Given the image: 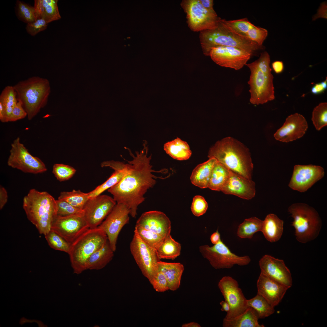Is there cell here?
I'll return each mask as SVG.
<instances>
[{
	"label": "cell",
	"instance_id": "d6a6232c",
	"mask_svg": "<svg viewBox=\"0 0 327 327\" xmlns=\"http://www.w3.org/2000/svg\"><path fill=\"white\" fill-rule=\"evenodd\" d=\"M231 171L217 161L212 170L208 187L211 190L221 191L226 183Z\"/></svg>",
	"mask_w": 327,
	"mask_h": 327
},
{
	"label": "cell",
	"instance_id": "60d3db41",
	"mask_svg": "<svg viewBox=\"0 0 327 327\" xmlns=\"http://www.w3.org/2000/svg\"><path fill=\"white\" fill-rule=\"evenodd\" d=\"M312 120L316 129L319 130L327 125V103H320L314 109Z\"/></svg>",
	"mask_w": 327,
	"mask_h": 327
},
{
	"label": "cell",
	"instance_id": "7c38bea8",
	"mask_svg": "<svg viewBox=\"0 0 327 327\" xmlns=\"http://www.w3.org/2000/svg\"><path fill=\"white\" fill-rule=\"evenodd\" d=\"M7 164L8 166L25 173L37 174L47 170L44 162L29 153L21 142L19 137L14 140L11 144Z\"/></svg>",
	"mask_w": 327,
	"mask_h": 327
},
{
	"label": "cell",
	"instance_id": "681fc988",
	"mask_svg": "<svg viewBox=\"0 0 327 327\" xmlns=\"http://www.w3.org/2000/svg\"><path fill=\"white\" fill-rule=\"evenodd\" d=\"M327 88V79L322 82L315 84L312 88L311 91L314 94H317L323 92Z\"/></svg>",
	"mask_w": 327,
	"mask_h": 327
},
{
	"label": "cell",
	"instance_id": "f6af8a7d",
	"mask_svg": "<svg viewBox=\"0 0 327 327\" xmlns=\"http://www.w3.org/2000/svg\"><path fill=\"white\" fill-rule=\"evenodd\" d=\"M208 207L207 203L203 197L200 195L193 197L191 210L194 216H199L202 215L206 212Z\"/></svg>",
	"mask_w": 327,
	"mask_h": 327
},
{
	"label": "cell",
	"instance_id": "ffe728a7",
	"mask_svg": "<svg viewBox=\"0 0 327 327\" xmlns=\"http://www.w3.org/2000/svg\"><path fill=\"white\" fill-rule=\"evenodd\" d=\"M308 125L305 118L296 113L289 116L283 125L274 134L275 139L288 142L302 137L305 134Z\"/></svg>",
	"mask_w": 327,
	"mask_h": 327
},
{
	"label": "cell",
	"instance_id": "d6986e66",
	"mask_svg": "<svg viewBox=\"0 0 327 327\" xmlns=\"http://www.w3.org/2000/svg\"><path fill=\"white\" fill-rule=\"evenodd\" d=\"M259 264L261 272L289 288L291 287V274L283 260L265 255L259 260Z\"/></svg>",
	"mask_w": 327,
	"mask_h": 327
},
{
	"label": "cell",
	"instance_id": "d590c367",
	"mask_svg": "<svg viewBox=\"0 0 327 327\" xmlns=\"http://www.w3.org/2000/svg\"><path fill=\"white\" fill-rule=\"evenodd\" d=\"M263 220L253 217L245 219L239 226L237 236L241 238L251 239L254 234L259 231H261Z\"/></svg>",
	"mask_w": 327,
	"mask_h": 327
},
{
	"label": "cell",
	"instance_id": "5bb4252c",
	"mask_svg": "<svg viewBox=\"0 0 327 327\" xmlns=\"http://www.w3.org/2000/svg\"><path fill=\"white\" fill-rule=\"evenodd\" d=\"M116 204L113 198L107 195H100L89 198L83 209L89 228L99 226Z\"/></svg>",
	"mask_w": 327,
	"mask_h": 327
},
{
	"label": "cell",
	"instance_id": "e575fe53",
	"mask_svg": "<svg viewBox=\"0 0 327 327\" xmlns=\"http://www.w3.org/2000/svg\"><path fill=\"white\" fill-rule=\"evenodd\" d=\"M248 307L253 309L257 313L259 319H264L272 314L275 312L272 307L262 296L257 294L254 297L247 300Z\"/></svg>",
	"mask_w": 327,
	"mask_h": 327
},
{
	"label": "cell",
	"instance_id": "816d5d0a",
	"mask_svg": "<svg viewBox=\"0 0 327 327\" xmlns=\"http://www.w3.org/2000/svg\"><path fill=\"white\" fill-rule=\"evenodd\" d=\"M272 66L273 70L276 74L281 73L284 70V64L282 61H274L272 63Z\"/></svg>",
	"mask_w": 327,
	"mask_h": 327
},
{
	"label": "cell",
	"instance_id": "ee69618b",
	"mask_svg": "<svg viewBox=\"0 0 327 327\" xmlns=\"http://www.w3.org/2000/svg\"><path fill=\"white\" fill-rule=\"evenodd\" d=\"M57 205V216H65L83 213V210L76 207L63 200H56Z\"/></svg>",
	"mask_w": 327,
	"mask_h": 327
},
{
	"label": "cell",
	"instance_id": "836d02e7",
	"mask_svg": "<svg viewBox=\"0 0 327 327\" xmlns=\"http://www.w3.org/2000/svg\"><path fill=\"white\" fill-rule=\"evenodd\" d=\"M181 245L172 237L168 235L157 249V255L161 259L173 260L180 253Z\"/></svg>",
	"mask_w": 327,
	"mask_h": 327
},
{
	"label": "cell",
	"instance_id": "cb8c5ba5",
	"mask_svg": "<svg viewBox=\"0 0 327 327\" xmlns=\"http://www.w3.org/2000/svg\"><path fill=\"white\" fill-rule=\"evenodd\" d=\"M102 167H109L114 170V172L105 182L88 193L89 198L101 195L105 190H108L118 183L126 173L128 168V164L110 160L103 162Z\"/></svg>",
	"mask_w": 327,
	"mask_h": 327
},
{
	"label": "cell",
	"instance_id": "8d00e7d4",
	"mask_svg": "<svg viewBox=\"0 0 327 327\" xmlns=\"http://www.w3.org/2000/svg\"><path fill=\"white\" fill-rule=\"evenodd\" d=\"M18 101L17 93L13 86H6L0 95V103L5 110L7 122H8L9 117Z\"/></svg>",
	"mask_w": 327,
	"mask_h": 327
},
{
	"label": "cell",
	"instance_id": "52a82bcc",
	"mask_svg": "<svg viewBox=\"0 0 327 327\" xmlns=\"http://www.w3.org/2000/svg\"><path fill=\"white\" fill-rule=\"evenodd\" d=\"M288 211L293 219L292 226L295 229V235L298 241L306 243L318 236L322 221L314 208L305 203H296L289 207Z\"/></svg>",
	"mask_w": 327,
	"mask_h": 327
},
{
	"label": "cell",
	"instance_id": "f5cc1de1",
	"mask_svg": "<svg viewBox=\"0 0 327 327\" xmlns=\"http://www.w3.org/2000/svg\"><path fill=\"white\" fill-rule=\"evenodd\" d=\"M203 7L207 10L212 12H215L213 8V0H199Z\"/></svg>",
	"mask_w": 327,
	"mask_h": 327
},
{
	"label": "cell",
	"instance_id": "9f6ffc18",
	"mask_svg": "<svg viewBox=\"0 0 327 327\" xmlns=\"http://www.w3.org/2000/svg\"><path fill=\"white\" fill-rule=\"evenodd\" d=\"M182 327H200V325L198 323L195 322H191L184 323L182 325Z\"/></svg>",
	"mask_w": 327,
	"mask_h": 327
},
{
	"label": "cell",
	"instance_id": "5b68a950",
	"mask_svg": "<svg viewBox=\"0 0 327 327\" xmlns=\"http://www.w3.org/2000/svg\"><path fill=\"white\" fill-rule=\"evenodd\" d=\"M27 114L28 120L32 119L47 105L51 92L49 80L39 76L31 77L19 81L13 86Z\"/></svg>",
	"mask_w": 327,
	"mask_h": 327
},
{
	"label": "cell",
	"instance_id": "277c9868",
	"mask_svg": "<svg viewBox=\"0 0 327 327\" xmlns=\"http://www.w3.org/2000/svg\"><path fill=\"white\" fill-rule=\"evenodd\" d=\"M219 18L217 26L212 30L200 32V39L204 54L209 56L211 49L219 46L235 47L250 54L251 57L258 54L265 48L263 45L243 37L228 28Z\"/></svg>",
	"mask_w": 327,
	"mask_h": 327
},
{
	"label": "cell",
	"instance_id": "9a60e30c",
	"mask_svg": "<svg viewBox=\"0 0 327 327\" xmlns=\"http://www.w3.org/2000/svg\"><path fill=\"white\" fill-rule=\"evenodd\" d=\"M89 228L83 213L57 216L51 230L70 244Z\"/></svg>",
	"mask_w": 327,
	"mask_h": 327
},
{
	"label": "cell",
	"instance_id": "4dcf8cb0",
	"mask_svg": "<svg viewBox=\"0 0 327 327\" xmlns=\"http://www.w3.org/2000/svg\"><path fill=\"white\" fill-rule=\"evenodd\" d=\"M258 315L255 311L248 307L242 313L231 319H223V327H264L258 322Z\"/></svg>",
	"mask_w": 327,
	"mask_h": 327
},
{
	"label": "cell",
	"instance_id": "484cf974",
	"mask_svg": "<svg viewBox=\"0 0 327 327\" xmlns=\"http://www.w3.org/2000/svg\"><path fill=\"white\" fill-rule=\"evenodd\" d=\"M158 269L166 277L169 290L174 291L179 288L184 270L182 264L179 263H167L160 261L158 263Z\"/></svg>",
	"mask_w": 327,
	"mask_h": 327
},
{
	"label": "cell",
	"instance_id": "4316f807",
	"mask_svg": "<svg viewBox=\"0 0 327 327\" xmlns=\"http://www.w3.org/2000/svg\"><path fill=\"white\" fill-rule=\"evenodd\" d=\"M283 221L277 215L270 213L263 220L261 232L268 241L273 243L281 238L283 232Z\"/></svg>",
	"mask_w": 327,
	"mask_h": 327
},
{
	"label": "cell",
	"instance_id": "f35d334b",
	"mask_svg": "<svg viewBox=\"0 0 327 327\" xmlns=\"http://www.w3.org/2000/svg\"><path fill=\"white\" fill-rule=\"evenodd\" d=\"M134 232L144 243L156 250L165 239L149 230L136 226Z\"/></svg>",
	"mask_w": 327,
	"mask_h": 327
},
{
	"label": "cell",
	"instance_id": "ac0fdd59",
	"mask_svg": "<svg viewBox=\"0 0 327 327\" xmlns=\"http://www.w3.org/2000/svg\"><path fill=\"white\" fill-rule=\"evenodd\" d=\"M209 56L219 65L239 70L246 65L251 57L249 53L238 48L219 46L212 48Z\"/></svg>",
	"mask_w": 327,
	"mask_h": 327
},
{
	"label": "cell",
	"instance_id": "9c48e42d",
	"mask_svg": "<svg viewBox=\"0 0 327 327\" xmlns=\"http://www.w3.org/2000/svg\"><path fill=\"white\" fill-rule=\"evenodd\" d=\"M199 250L203 257L216 269H230L236 265L246 266L251 261L248 256H240L233 253L221 239L212 246H201Z\"/></svg>",
	"mask_w": 327,
	"mask_h": 327
},
{
	"label": "cell",
	"instance_id": "ba28073f",
	"mask_svg": "<svg viewBox=\"0 0 327 327\" xmlns=\"http://www.w3.org/2000/svg\"><path fill=\"white\" fill-rule=\"evenodd\" d=\"M246 65L251 74L248 83L249 85V101L254 105L263 104L275 99L273 77L271 72L263 71L253 62Z\"/></svg>",
	"mask_w": 327,
	"mask_h": 327
},
{
	"label": "cell",
	"instance_id": "8fae6325",
	"mask_svg": "<svg viewBox=\"0 0 327 327\" xmlns=\"http://www.w3.org/2000/svg\"><path fill=\"white\" fill-rule=\"evenodd\" d=\"M181 5L186 14L187 23L191 30L200 32L213 29L217 26L220 18L216 12L206 9L199 0H183Z\"/></svg>",
	"mask_w": 327,
	"mask_h": 327
},
{
	"label": "cell",
	"instance_id": "7bdbcfd3",
	"mask_svg": "<svg viewBox=\"0 0 327 327\" xmlns=\"http://www.w3.org/2000/svg\"><path fill=\"white\" fill-rule=\"evenodd\" d=\"M76 171V170L70 166L56 164L53 166L52 172L58 180L62 182L70 179Z\"/></svg>",
	"mask_w": 327,
	"mask_h": 327
},
{
	"label": "cell",
	"instance_id": "bcb514c9",
	"mask_svg": "<svg viewBox=\"0 0 327 327\" xmlns=\"http://www.w3.org/2000/svg\"><path fill=\"white\" fill-rule=\"evenodd\" d=\"M154 289L158 292H163L169 289L167 279L162 272L158 270V273L150 283Z\"/></svg>",
	"mask_w": 327,
	"mask_h": 327
},
{
	"label": "cell",
	"instance_id": "83f0119b",
	"mask_svg": "<svg viewBox=\"0 0 327 327\" xmlns=\"http://www.w3.org/2000/svg\"><path fill=\"white\" fill-rule=\"evenodd\" d=\"M214 158L198 165L193 170L190 177L192 183L201 188L208 187L212 170L217 162Z\"/></svg>",
	"mask_w": 327,
	"mask_h": 327
},
{
	"label": "cell",
	"instance_id": "7402d4cb",
	"mask_svg": "<svg viewBox=\"0 0 327 327\" xmlns=\"http://www.w3.org/2000/svg\"><path fill=\"white\" fill-rule=\"evenodd\" d=\"M257 294L274 307L281 302L289 288L260 272L257 282Z\"/></svg>",
	"mask_w": 327,
	"mask_h": 327
},
{
	"label": "cell",
	"instance_id": "7dc6e473",
	"mask_svg": "<svg viewBox=\"0 0 327 327\" xmlns=\"http://www.w3.org/2000/svg\"><path fill=\"white\" fill-rule=\"evenodd\" d=\"M48 24L44 19H38L32 23H28L26 29L28 33L32 36H34L46 29Z\"/></svg>",
	"mask_w": 327,
	"mask_h": 327
},
{
	"label": "cell",
	"instance_id": "b9f144b4",
	"mask_svg": "<svg viewBox=\"0 0 327 327\" xmlns=\"http://www.w3.org/2000/svg\"><path fill=\"white\" fill-rule=\"evenodd\" d=\"M17 7L18 16L25 22L31 23L37 19L34 7L18 0L17 2Z\"/></svg>",
	"mask_w": 327,
	"mask_h": 327
},
{
	"label": "cell",
	"instance_id": "e0dca14e",
	"mask_svg": "<svg viewBox=\"0 0 327 327\" xmlns=\"http://www.w3.org/2000/svg\"><path fill=\"white\" fill-rule=\"evenodd\" d=\"M324 174V169L319 166L295 165L289 187L293 190L304 192L321 179Z\"/></svg>",
	"mask_w": 327,
	"mask_h": 327
},
{
	"label": "cell",
	"instance_id": "c3c4849f",
	"mask_svg": "<svg viewBox=\"0 0 327 327\" xmlns=\"http://www.w3.org/2000/svg\"><path fill=\"white\" fill-rule=\"evenodd\" d=\"M27 114L23 108L21 102L18 101L13 108L8 119V122H14L24 119Z\"/></svg>",
	"mask_w": 327,
	"mask_h": 327
},
{
	"label": "cell",
	"instance_id": "8992f818",
	"mask_svg": "<svg viewBox=\"0 0 327 327\" xmlns=\"http://www.w3.org/2000/svg\"><path fill=\"white\" fill-rule=\"evenodd\" d=\"M107 240L105 232L98 226L89 228L71 243L68 254L74 273L79 274L87 270L90 256Z\"/></svg>",
	"mask_w": 327,
	"mask_h": 327
},
{
	"label": "cell",
	"instance_id": "74e56055",
	"mask_svg": "<svg viewBox=\"0 0 327 327\" xmlns=\"http://www.w3.org/2000/svg\"><path fill=\"white\" fill-rule=\"evenodd\" d=\"M89 198L88 193H83L80 190H73L70 192H61L58 199L64 200L76 207L83 210Z\"/></svg>",
	"mask_w": 327,
	"mask_h": 327
},
{
	"label": "cell",
	"instance_id": "11a10c76",
	"mask_svg": "<svg viewBox=\"0 0 327 327\" xmlns=\"http://www.w3.org/2000/svg\"><path fill=\"white\" fill-rule=\"evenodd\" d=\"M220 304L221 306V311L226 312L227 313L229 312L230 309V306L226 301L225 300L221 301L220 302Z\"/></svg>",
	"mask_w": 327,
	"mask_h": 327
},
{
	"label": "cell",
	"instance_id": "f546056e",
	"mask_svg": "<svg viewBox=\"0 0 327 327\" xmlns=\"http://www.w3.org/2000/svg\"><path fill=\"white\" fill-rule=\"evenodd\" d=\"M114 252L108 240L90 256L87 261V269L98 270L103 268L112 259Z\"/></svg>",
	"mask_w": 327,
	"mask_h": 327
},
{
	"label": "cell",
	"instance_id": "2e32d148",
	"mask_svg": "<svg viewBox=\"0 0 327 327\" xmlns=\"http://www.w3.org/2000/svg\"><path fill=\"white\" fill-rule=\"evenodd\" d=\"M130 211L122 203H117L106 219L98 226L106 234L110 245L114 252L116 250L119 234L129 220Z\"/></svg>",
	"mask_w": 327,
	"mask_h": 327
},
{
	"label": "cell",
	"instance_id": "30bf717a",
	"mask_svg": "<svg viewBox=\"0 0 327 327\" xmlns=\"http://www.w3.org/2000/svg\"><path fill=\"white\" fill-rule=\"evenodd\" d=\"M130 249L142 274L150 283L158 273V263L160 261L156 249L144 243L135 232Z\"/></svg>",
	"mask_w": 327,
	"mask_h": 327
},
{
	"label": "cell",
	"instance_id": "1f68e13d",
	"mask_svg": "<svg viewBox=\"0 0 327 327\" xmlns=\"http://www.w3.org/2000/svg\"><path fill=\"white\" fill-rule=\"evenodd\" d=\"M164 148L167 154L177 160H187L192 154V151L187 143L178 137L166 143Z\"/></svg>",
	"mask_w": 327,
	"mask_h": 327
},
{
	"label": "cell",
	"instance_id": "6da1fadb",
	"mask_svg": "<svg viewBox=\"0 0 327 327\" xmlns=\"http://www.w3.org/2000/svg\"><path fill=\"white\" fill-rule=\"evenodd\" d=\"M144 147L135 155L130 151L132 160L128 162L127 170L121 180L107 190L117 203L125 204L129 209L130 215L136 218L139 205L145 199L144 195L148 189L156 183V179L162 178L154 175L153 173L164 172L162 170L155 171L152 169L150 161L151 155H148V147L146 142Z\"/></svg>",
	"mask_w": 327,
	"mask_h": 327
},
{
	"label": "cell",
	"instance_id": "44dd1931",
	"mask_svg": "<svg viewBox=\"0 0 327 327\" xmlns=\"http://www.w3.org/2000/svg\"><path fill=\"white\" fill-rule=\"evenodd\" d=\"M171 222L164 213L150 211L143 213L137 220L135 226L149 230L165 239L170 234Z\"/></svg>",
	"mask_w": 327,
	"mask_h": 327
},
{
	"label": "cell",
	"instance_id": "7a4b0ae2",
	"mask_svg": "<svg viewBox=\"0 0 327 327\" xmlns=\"http://www.w3.org/2000/svg\"><path fill=\"white\" fill-rule=\"evenodd\" d=\"M208 157L214 158L231 171L252 180L253 164L247 148L231 137L219 140L209 149Z\"/></svg>",
	"mask_w": 327,
	"mask_h": 327
},
{
	"label": "cell",
	"instance_id": "f907efd6",
	"mask_svg": "<svg viewBox=\"0 0 327 327\" xmlns=\"http://www.w3.org/2000/svg\"><path fill=\"white\" fill-rule=\"evenodd\" d=\"M8 194L5 188L1 185L0 187V209L1 210L6 203Z\"/></svg>",
	"mask_w": 327,
	"mask_h": 327
},
{
	"label": "cell",
	"instance_id": "d4e9b609",
	"mask_svg": "<svg viewBox=\"0 0 327 327\" xmlns=\"http://www.w3.org/2000/svg\"><path fill=\"white\" fill-rule=\"evenodd\" d=\"M221 21L232 31L254 42L260 35V27L253 25L247 18L231 20L221 18Z\"/></svg>",
	"mask_w": 327,
	"mask_h": 327
},
{
	"label": "cell",
	"instance_id": "603a6c76",
	"mask_svg": "<svg viewBox=\"0 0 327 327\" xmlns=\"http://www.w3.org/2000/svg\"><path fill=\"white\" fill-rule=\"evenodd\" d=\"M226 194L233 195L245 200H250L256 193L255 184L247 179L231 171L229 178L221 190Z\"/></svg>",
	"mask_w": 327,
	"mask_h": 327
},
{
	"label": "cell",
	"instance_id": "ab89813d",
	"mask_svg": "<svg viewBox=\"0 0 327 327\" xmlns=\"http://www.w3.org/2000/svg\"><path fill=\"white\" fill-rule=\"evenodd\" d=\"M45 236L51 247L55 250L69 253L71 244L55 232L51 230Z\"/></svg>",
	"mask_w": 327,
	"mask_h": 327
},
{
	"label": "cell",
	"instance_id": "f1b7e54d",
	"mask_svg": "<svg viewBox=\"0 0 327 327\" xmlns=\"http://www.w3.org/2000/svg\"><path fill=\"white\" fill-rule=\"evenodd\" d=\"M58 2L57 0H35L34 7L37 19H43L48 23L60 19Z\"/></svg>",
	"mask_w": 327,
	"mask_h": 327
},
{
	"label": "cell",
	"instance_id": "4fadbf2b",
	"mask_svg": "<svg viewBox=\"0 0 327 327\" xmlns=\"http://www.w3.org/2000/svg\"><path fill=\"white\" fill-rule=\"evenodd\" d=\"M218 287L230 308L224 319H232L242 313L248 307L247 299L237 281L232 277L229 276L223 277L218 283Z\"/></svg>",
	"mask_w": 327,
	"mask_h": 327
},
{
	"label": "cell",
	"instance_id": "3957f363",
	"mask_svg": "<svg viewBox=\"0 0 327 327\" xmlns=\"http://www.w3.org/2000/svg\"><path fill=\"white\" fill-rule=\"evenodd\" d=\"M23 207L28 220L41 234L45 235L51 230L57 216L56 200L46 191L30 190L24 197Z\"/></svg>",
	"mask_w": 327,
	"mask_h": 327
},
{
	"label": "cell",
	"instance_id": "db71d44e",
	"mask_svg": "<svg viewBox=\"0 0 327 327\" xmlns=\"http://www.w3.org/2000/svg\"><path fill=\"white\" fill-rule=\"evenodd\" d=\"M220 239V234L218 230L213 233L210 237L211 242L214 245L217 243Z\"/></svg>",
	"mask_w": 327,
	"mask_h": 327
}]
</instances>
